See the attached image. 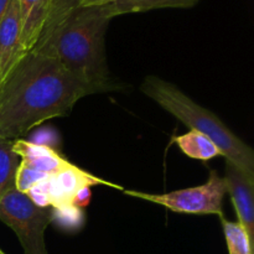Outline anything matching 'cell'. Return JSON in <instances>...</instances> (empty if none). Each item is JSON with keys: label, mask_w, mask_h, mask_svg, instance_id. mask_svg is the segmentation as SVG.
I'll use <instances>...</instances> for the list:
<instances>
[{"label": "cell", "mask_w": 254, "mask_h": 254, "mask_svg": "<svg viewBox=\"0 0 254 254\" xmlns=\"http://www.w3.org/2000/svg\"><path fill=\"white\" fill-rule=\"evenodd\" d=\"M92 93L56 60L30 50L0 83V136L21 139L49 119L69 116Z\"/></svg>", "instance_id": "6da1fadb"}, {"label": "cell", "mask_w": 254, "mask_h": 254, "mask_svg": "<svg viewBox=\"0 0 254 254\" xmlns=\"http://www.w3.org/2000/svg\"><path fill=\"white\" fill-rule=\"evenodd\" d=\"M114 16L111 2L54 0L31 50L56 60L93 93L107 91L109 74L104 37Z\"/></svg>", "instance_id": "7a4b0ae2"}, {"label": "cell", "mask_w": 254, "mask_h": 254, "mask_svg": "<svg viewBox=\"0 0 254 254\" xmlns=\"http://www.w3.org/2000/svg\"><path fill=\"white\" fill-rule=\"evenodd\" d=\"M140 89L161 108L188 126L190 130L208 136L220 149L221 156L254 180L253 149L238 138L216 114L193 102L178 86L156 76L146 77Z\"/></svg>", "instance_id": "3957f363"}, {"label": "cell", "mask_w": 254, "mask_h": 254, "mask_svg": "<svg viewBox=\"0 0 254 254\" xmlns=\"http://www.w3.org/2000/svg\"><path fill=\"white\" fill-rule=\"evenodd\" d=\"M52 218L54 208L37 205L16 189L0 198V220L14 231L25 254H47L45 231Z\"/></svg>", "instance_id": "277c9868"}, {"label": "cell", "mask_w": 254, "mask_h": 254, "mask_svg": "<svg viewBox=\"0 0 254 254\" xmlns=\"http://www.w3.org/2000/svg\"><path fill=\"white\" fill-rule=\"evenodd\" d=\"M126 195L161 205L178 213L191 215H218L223 217L222 201L227 193L226 181L216 170L210 171L205 184L193 188L176 190L168 193H148L134 190H123Z\"/></svg>", "instance_id": "5b68a950"}, {"label": "cell", "mask_w": 254, "mask_h": 254, "mask_svg": "<svg viewBox=\"0 0 254 254\" xmlns=\"http://www.w3.org/2000/svg\"><path fill=\"white\" fill-rule=\"evenodd\" d=\"M94 185H106L122 190L121 186L92 175L74 165L69 170L50 176L47 180L30 189L26 193L37 205L52 207L54 210H62V208L73 207L72 203L77 193Z\"/></svg>", "instance_id": "8992f818"}, {"label": "cell", "mask_w": 254, "mask_h": 254, "mask_svg": "<svg viewBox=\"0 0 254 254\" xmlns=\"http://www.w3.org/2000/svg\"><path fill=\"white\" fill-rule=\"evenodd\" d=\"M226 189L235 206L238 221L253 243L254 240V180L238 166L226 160Z\"/></svg>", "instance_id": "52a82bcc"}, {"label": "cell", "mask_w": 254, "mask_h": 254, "mask_svg": "<svg viewBox=\"0 0 254 254\" xmlns=\"http://www.w3.org/2000/svg\"><path fill=\"white\" fill-rule=\"evenodd\" d=\"M25 52L21 44L19 2L17 0H11L0 20V83Z\"/></svg>", "instance_id": "ba28073f"}, {"label": "cell", "mask_w": 254, "mask_h": 254, "mask_svg": "<svg viewBox=\"0 0 254 254\" xmlns=\"http://www.w3.org/2000/svg\"><path fill=\"white\" fill-rule=\"evenodd\" d=\"M12 149L20 158V165L29 170L54 176L73 168V164L60 155L55 149L24 139L12 140Z\"/></svg>", "instance_id": "9c48e42d"}, {"label": "cell", "mask_w": 254, "mask_h": 254, "mask_svg": "<svg viewBox=\"0 0 254 254\" xmlns=\"http://www.w3.org/2000/svg\"><path fill=\"white\" fill-rule=\"evenodd\" d=\"M17 2L21 17V44L27 52L36 44L54 0H17Z\"/></svg>", "instance_id": "30bf717a"}, {"label": "cell", "mask_w": 254, "mask_h": 254, "mask_svg": "<svg viewBox=\"0 0 254 254\" xmlns=\"http://www.w3.org/2000/svg\"><path fill=\"white\" fill-rule=\"evenodd\" d=\"M174 141L178 144L180 150L191 159L207 161L221 156V151L216 144L200 131L190 130L183 135L175 136Z\"/></svg>", "instance_id": "8fae6325"}, {"label": "cell", "mask_w": 254, "mask_h": 254, "mask_svg": "<svg viewBox=\"0 0 254 254\" xmlns=\"http://www.w3.org/2000/svg\"><path fill=\"white\" fill-rule=\"evenodd\" d=\"M20 158L12 149V140L0 136V198L7 191L16 189Z\"/></svg>", "instance_id": "7c38bea8"}, {"label": "cell", "mask_w": 254, "mask_h": 254, "mask_svg": "<svg viewBox=\"0 0 254 254\" xmlns=\"http://www.w3.org/2000/svg\"><path fill=\"white\" fill-rule=\"evenodd\" d=\"M198 0H113L111 1L116 16L129 12L149 11L163 7H191Z\"/></svg>", "instance_id": "4fadbf2b"}, {"label": "cell", "mask_w": 254, "mask_h": 254, "mask_svg": "<svg viewBox=\"0 0 254 254\" xmlns=\"http://www.w3.org/2000/svg\"><path fill=\"white\" fill-rule=\"evenodd\" d=\"M221 218L223 227V233L227 243L228 253L230 254H253V243L250 241V237L243 230L242 226L238 222Z\"/></svg>", "instance_id": "5bb4252c"}, {"label": "cell", "mask_w": 254, "mask_h": 254, "mask_svg": "<svg viewBox=\"0 0 254 254\" xmlns=\"http://www.w3.org/2000/svg\"><path fill=\"white\" fill-rule=\"evenodd\" d=\"M10 2H11V0H0V20H1L2 15L5 14V11H6Z\"/></svg>", "instance_id": "9a60e30c"}, {"label": "cell", "mask_w": 254, "mask_h": 254, "mask_svg": "<svg viewBox=\"0 0 254 254\" xmlns=\"http://www.w3.org/2000/svg\"><path fill=\"white\" fill-rule=\"evenodd\" d=\"M0 254H4V253H2V252H1V251H0Z\"/></svg>", "instance_id": "2e32d148"}]
</instances>
